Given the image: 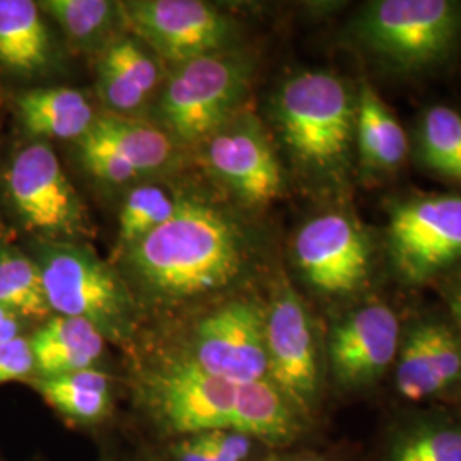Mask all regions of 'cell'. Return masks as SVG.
<instances>
[{
  "label": "cell",
  "instance_id": "obj_7",
  "mask_svg": "<svg viewBox=\"0 0 461 461\" xmlns=\"http://www.w3.org/2000/svg\"><path fill=\"white\" fill-rule=\"evenodd\" d=\"M265 342L270 379L310 422H316L327 392L325 352L313 314L289 280L280 276L265 306Z\"/></svg>",
  "mask_w": 461,
  "mask_h": 461
},
{
  "label": "cell",
  "instance_id": "obj_8",
  "mask_svg": "<svg viewBox=\"0 0 461 461\" xmlns=\"http://www.w3.org/2000/svg\"><path fill=\"white\" fill-rule=\"evenodd\" d=\"M293 251L299 274L318 294L344 306L371 294L375 245L354 215L310 219L297 230Z\"/></svg>",
  "mask_w": 461,
  "mask_h": 461
},
{
  "label": "cell",
  "instance_id": "obj_28",
  "mask_svg": "<svg viewBox=\"0 0 461 461\" xmlns=\"http://www.w3.org/2000/svg\"><path fill=\"white\" fill-rule=\"evenodd\" d=\"M98 74L99 95L116 113H131L148 99V93L106 55L99 60Z\"/></svg>",
  "mask_w": 461,
  "mask_h": 461
},
{
  "label": "cell",
  "instance_id": "obj_12",
  "mask_svg": "<svg viewBox=\"0 0 461 461\" xmlns=\"http://www.w3.org/2000/svg\"><path fill=\"white\" fill-rule=\"evenodd\" d=\"M133 32L163 59L186 64L219 53L232 24L212 5L198 0H135L122 4Z\"/></svg>",
  "mask_w": 461,
  "mask_h": 461
},
{
  "label": "cell",
  "instance_id": "obj_30",
  "mask_svg": "<svg viewBox=\"0 0 461 461\" xmlns=\"http://www.w3.org/2000/svg\"><path fill=\"white\" fill-rule=\"evenodd\" d=\"M33 369L34 359L30 340L17 337L16 340L0 346V384L26 378Z\"/></svg>",
  "mask_w": 461,
  "mask_h": 461
},
{
  "label": "cell",
  "instance_id": "obj_31",
  "mask_svg": "<svg viewBox=\"0 0 461 461\" xmlns=\"http://www.w3.org/2000/svg\"><path fill=\"white\" fill-rule=\"evenodd\" d=\"M178 461H234L226 456L209 434H198L186 439L175 449Z\"/></svg>",
  "mask_w": 461,
  "mask_h": 461
},
{
  "label": "cell",
  "instance_id": "obj_23",
  "mask_svg": "<svg viewBox=\"0 0 461 461\" xmlns=\"http://www.w3.org/2000/svg\"><path fill=\"white\" fill-rule=\"evenodd\" d=\"M50 36L38 4L0 0V62L21 72L47 66Z\"/></svg>",
  "mask_w": 461,
  "mask_h": 461
},
{
  "label": "cell",
  "instance_id": "obj_17",
  "mask_svg": "<svg viewBox=\"0 0 461 461\" xmlns=\"http://www.w3.org/2000/svg\"><path fill=\"white\" fill-rule=\"evenodd\" d=\"M313 426L270 379L236 384L230 430L282 449L303 439Z\"/></svg>",
  "mask_w": 461,
  "mask_h": 461
},
{
  "label": "cell",
  "instance_id": "obj_24",
  "mask_svg": "<svg viewBox=\"0 0 461 461\" xmlns=\"http://www.w3.org/2000/svg\"><path fill=\"white\" fill-rule=\"evenodd\" d=\"M34 386L53 409L79 422L99 420L112 407L110 379L93 367L36 379Z\"/></svg>",
  "mask_w": 461,
  "mask_h": 461
},
{
  "label": "cell",
  "instance_id": "obj_22",
  "mask_svg": "<svg viewBox=\"0 0 461 461\" xmlns=\"http://www.w3.org/2000/svg\"><path fill=\"white\" fill-rule=\"evenodd\" d=\"M411 148L419 165L434 176L461 185V112L430 104L419 116Z\"/></svg>",
  "mask_w": 461,
  "mask_h": 461
},
{
  "label": "cell",
  "instance_id": "obj_34",
  "mask_svg": "<svg viewBox=\"0 0 461 461\" xmlns=\"http://www.w3.org/2000/svg\"><path fill=\"white\" fill-rule=\"evenodd\" d=\"M19 337V316L0 306V346H5Z\"/></svg>",
  "mask_w": 461,
  "mask_h": 461
},
{
  "label": "cell",
  "instance_id": "obj_19",
  "mask_svg": "<svg viewBox=\"0 0 461 461\" xmlns=\"http://www.w3.org/2000/svg\"><path fill=\"white\" fill-rule=\"evenodd\" d=\"M103 337L86 320L55 316L30 340L34 369L40 371L41 378L91 369L103 354Z\"/></svg>",
  "mask_w": 461,
  "mask_h": 461
},
{
  "label": "cell",
  "instance_id": "obj_4",
  "mask_svg": "<svg viewBox=\"0 0 461 461\" xmlns=\"http://www.w3.org/2000/svg\"><path fill=\"white\" fill-rule=\"evenodd\" d=\"M384 251L396 282L438 284L461 267V192L395 198L386 209Z\"/></svg>",
  "mask_w": 461,
  "mask_h": 461
},
{
  "label": "cell",
  "instance_id": "obj_21",
  "mask_svg": "<svg viewBox=\"0 0 461 461\" xmlns=\"http://www.w3.org/2000/svg\"><path fill=\"white\" fill-rule=\"evenodd\" d=\"M83 140L115 152L118 158L133 166L139 175L163 167L171 156V140L165 132L123 116L95 118Z\"/></svg>",
  "mask_w": 461,
  "mask_h": 461
},
{
  "label": "cell",
  "instance_id": "obj_14",
  "mask_svg": "<svg viewBox=\"0 0 461 461\" xmlns=\"http://www.w3.org/2000/svg\"><path fill=\"white\" fill-rule=\"evenodd\" d=\"M5 183L11 203L30 228L51 234L83 228L81 202L49 146L32 144L19 150Z\"/></svg>",
  "mask_w": 461,
  "mask_h": 461
},
{
  "label": "cell",
  "instance_id": "obj_5",
  "mask_svg": "<svg viewBox=\"0 0 461 461\" xmlns=\"http://www.w3.org/2000/svg\"><path fill=\"white\" fill-rule=\"evenodd\" d=\"M403 318L395 306L367 294L342 308L325 340L327 381L337 395L367 400L384 390L395 364Z\"/></svg>",
  "mask_w": 461,
  "mask_h": 461
},
{
  "label": "cell",
  "instance_id": "obj_2",
  "mask_svg": "<svg viewBox=\"0 0 461 461\" xmlns=\"http://www.w3.org/2000/svg\"><path fill=\"white\" fill-rule=\"evenodd\" d=\"M347 38L381 72L412 77L446 66L461 50L460 0H373Z\"/></svg>",
  "mask_w": 461,
  "mask_h": 461
},
{
  "label": "cell",
  "instance_id": "obj_15",
  "mask_svg": "<svg viewBox=\"0 0 461 461\" xmlns=\"http://www.w3.org/2000/svg\"><path fill=\"white\" fill-rule=\"evenodd\" d=\"M361 461H461V407H388Z\"/></svg>",
  "mask_w": 461,
  "mask_h": 461
},
{
  "label": "cell",
  "instance_id": "obj_1",
  "mask_svg": "<svg viewBox=\"0 0 461 461\" xmlns=\"http://www.w3.org/2000/svg\"><path fill=\"white\" fill-rule=\"evenodd\" d=\"M131 264L154 294L186 299L238 279L247 264V245L219 211L182 200L169 221L131 248Z\"/></svg>",
  "mask_w": 461,
  "mask_h": 461
},
{
  "label": "cell",
  "instance_id": "obj_3",
  "mask_svg": "<svg viewBox=\"0 0 461 461\" xmlns=\"http://www.w3.org/2000/svg\"><path fill=\"white\" fill-rule=\"evenodd\" d=\"M357 89L329 70H304L282 84L276 118L297 165L340 180L352 163Z\"/></svg>",
  "mask_w": 461,
  "mask_h": 461
},
{
  "label": "cell",
  "instance_id": "obj_6",
  "mask_svg": "<svg viewBox=\"0 0 461 461\" xmlns=\"http://www.w3.org/2000/svg\"><path fill=\"white\" fill-rule=\"evenodd\" d=\"M384 390L388 407H461V333L443 306L403 318Z\"/></svg>",
  "mask_w": 461,
  "mask_h": 461
},
{
  "label": "cell",
  "instance_id": "obj_20",
  "mask_svg": "<svg viewBox=\"0 0 461 461\" xmlns=\"http://www.w3.org/2000/svg\"><path fill=\"white\" fill-rule=\"evenodd\" d=\"M23 125L34 137L83 139L95 122L87 99L70 87H41L16 98Z\"/></svg>",
  "mask_w": 461,
  "mask_h": 461
},
{
  "label": "cell",
  "instance_id": "obj_18",
  "mask_svg": "<svg viewBox=\"0 0 461 461\" xmlns=\"http://www.w3.org/2000/svg\"><path fill=\"white\" fill-rule=\"evenodd\" d=\"M354 148L361 169L376 178L396 173L411 152L405 129L366 79L359 84L356 96Z\"/></svg>",
  "mask_w": 461,
  "mask_h": 461
},
{
  "label": "cell",
  "instance_id": "obj_29",
  "mask_svg": "<svg viewBox=\"0 0 461 461\" xmlns=\"http://www.w3.org/2000/svg\"><path fill=\"white\" fill-rule=\"evenodd\" d=\"M104 55L110 57L123 72H127L129 77H132L148 95L154 91L159 70L156 62L140 49L139 43H135L133 40H120L108 47Z\"/></svg>",
  "mask_w": 461,
  "mask_h": 461
},
{
  "label": "cell",
  "instance_id": "obj_26",
  "mask_svg": "<svg viewBox=\"0 0 461 461\" xmlns=\"http://www.w3.org/2000/svg\"><path fill=\"white\" fill-rule=\"evenodd\" d=\"M182 200L161 186H137L125 198L120 212V240L132 248L150 230L169 221Z\"/></svg>",
  "mask_w": 461,
  "mask_h": 461
},
{
  "label": "cell",
  "instance_id": "obj_25",
  "mask_svg": "<svg viewBox=\"0 0 461 461\" xmlns=\"http://www.w3.org/2000/svg\"><path fill=\"white\" fill-rule=\"evenodd\" d=\"M0 306L26 318L50 312L40 267L13 249L0 251Z\"/></svg>",
  "mask_w": 461,
  "mask_h": 461
},
{
  "label": "cell",
  "instance_id": "obj_13",
  "mask_svg": "<svg viewBox=\"0 0 461 461\" xmlns=\"http://www.w3.org/2000/svg\"><path fill=\"white\" fill-rule=\"evenodd\" d=\"M236 384L215 378L192 359L166 364L149 383L150 405L166 428L178 434L230 429Z\"/></svg>",
  "mask_w": 461,
  "mask_h": 461
},
{
  "label": "cell",
  "instance_id": "obj_11",
  "mask_svg": "<svg viewBox=\"0 0 461 461\" xmlns=\"http://www.w3.org/2000/svg\"><path fill=\"white\" fill-rule=\"evenodd\" d=\"M190 359L234 384L267 378L265 306L253 299H234L202 318Z\"/></svg>",
  "mask_w": 461,
  "mask_h": 461
},
{
  "label": "cell",
  "instance_id": "obj_27",
  "mask_svg": "<svg viewBox=\"0 0 461 461\" xmlns=\"http://www.w3.org/2000/svg\"><path fill=\"white\" fill-rule=\"evenodd\" d=\"M74 40H89L112 19L113 4L106 0H45L40 4Z\"/></svg>",
  "mask_w": 461,
  "mask_h": 461
},
{
  "label": "cell",
  "instance_id": "obj_10",
  "mask_svg": "<svg viewBox=\"0 0 461 461\" xmlns=\"http://www.w3.org/2000/svg\"><path fill=\"white\" fill-rule=\"evenodd\" d=\"M50 310L81 318L104 335L123 329L129 301L113 274L89 253L76 248L49 251L40 265Z\"/></svg>",
  "mask_w": 461,
  "mask_h": 461
},
{
  "label": "cell",
  "instance_id": "obj_9",
  "mask_svg": "<svg viewBox=\"0 0 461 461\" xmlns=\"http://www.w3.org/2000/svg\"><path fill=\"white\" fill-rule=\"evenodd\" d=\"M249 60L212 53L180 66L166 86L161 110L167 127L186 142L209 139L230 122L249 87Z\"/></svg>",
  "mask_w": 461,
  "mask_h": 461
},
{
  "label": "cell",
  "instance_id": "obj_16",
  "mask_svg": "<svg viewBox=\"0 0 461 461\" xmlns=\"http://www.w3.org/2000/svg\"><path fill=\"white\" fill-rule=\"evenodd\" d=\"M207 161L230 190L251 205H265L284 190L282 166L255 120L232 122L209 137Z\"/></svg>",
  "mask_w": 461,
  "mask_h": 461
},
{
  "label": "cell",
  "instance_id": "obj_33",
  "mask_svg": "<svg viewBox=\"0 0 461 461\" xmlns=\"http://www.w3.org/2000/svg\"><path fill=\"white\" fill-rule=\"evenodd\" d=\"M274 461H361V458L352 447H346L337 451H299Z\"/></svg>",
  "mask_w": 461,
  "mask_h": 461
},
{
  "label": "cell",
  "instance_id": "obj_32",
  "mask_svg": "<svg viewBox=\"0 0 461 461\" xmlns=\"http://www.w3.org/2000/svg\"><path fill=\"white\" fill-rule=\"evenodd\" d=\"M443 308L461 333V267L438 282Z\"/></svg>",
  "mask_w": 461,
  "mask_h": 461
}]
</instances>
